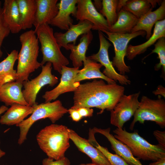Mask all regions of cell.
<instances>
[{
	"label": "cell",
	"mask_w": 165,
	"mask_h": 165,
	"mask_svg": "<svg viewBox=\"0 0 165 165\" xmlns=\"http://www.w3.org/2000/svg\"><path fill=\"white\" fill-rule=\"evenodd\" d=\"M124 87L116 84L106 83L103 79H96L80 84L74 92L73 105L71 108H96L100 110H112L124 94Z\"/></svg>",
	"instance_id": "1"
},
{
	"label": "cell",
	"mask_w": 165,
	"mask_h": 165,
	"mask_svg": "<svg viewBox=\"0 0 165 165\" xmlns=\"http://www.w3.org/2000/svg\"><path fill=\"white\" fill-rule=\"evenodd\" d=\"M68 129L65 126L53 123L38 134V144L48 158L57 160L65 157V153L70 146Z\"/></svg>",
	"instance_id": "2"
},
{
	"label": "cell",
	"mask_w": 165,
	"mask_h": 165,
	"mask_svg": "<svg viewBox=\"0 0 165 165\" xmlns=\"http://www.w3.org/2000/svg\"><path fill=\"white\" fill-rule=\"evenodd\" d=\"M19 39L21 46L18 55L16 80L23 82L28 80L30 74L42 65L37 61L39 41L35 31L31 30L23 33Z\"/></svg>",
	"instance_id": "3"
},
{
	"label": "cell",
	"mask_w": 165,
	"mask_h": 165,
	"mask_svg": "<svg viewBox=\"0 0 165 165\" xmlns=\"http://www.w3.org/2000/svg\"><path fill=\"white\" fill-rule=\"evenodd\" d=\"M113 132L115 138L126 145L138 159L153 162L165 157V149L157 144L148 142L139 135L137 130L130 133L125 129L117 128Z\"/></svg>",
	"instance_id": "4"
},
{
	"label": "cell",
	"mask_w": 165,
	"mask_h": 165,
	"mask_svg": "<svg viewBox=\"0 0 165 165\" xmlns=\"http://www.w3.org/2000/svg\"><path fill=\"white\" fill-rule=\"evenodd\" d=\"M41 45L42 59V66L47 62L51 63L54 69L61 74L62 67L69 64L62 54L54 35L53 29L48 24L40 26L34 30Z\"/></svg>",
	"instance_id": "5"
},
{
	"label": "cell",
	"mask_w": 165,
	"mask_h": 165,
	"mask_svg": "<svg viewBox=\"0 0 165 165\" xmlns=\"http://www.w3.org/2000/svg\"><path fill=\"white\" fill-rule=\"evenodd\" d=\"M33 106L34 109L31 116L16 125L20 128V134L18 141L20 145L27 139L28 133L35 122L41 119L48 118L54 123L68 112V109L63 106L59 100L37 104Z\"/></svg>",
	"instance_id": "6"
},
{
	"label": "cell",
	"mask_w": 165,
	"mask_h": 165,
	"mask_svg": "<svg viewBox=\"0 0 165 165\" xmlns=\"http://www.w3.org/2000/svg\"><path fill=\"white\" fill-rule=\"evenodd\" d=\"M130 129L133 130L136 123H144L145 121L154 122L161 128L165 127V101L158 95L157 99H152L143 96L134 115Z\"/></svg>",
	"instance_id": "7"
},
{
	"label": "cell",
	"mask_w": 165,
	"mask_h": 165,
	"mask_svg": "<svg viewBox=\"0 0 165 165\" xmlns=\"http://www.w3.org/2000/svg\"><path fill=\"white\" fill-rule=\"evenodd\" d=\"M101 31L106 34L107 38L113 45L115 55L112 62L114 67L117 68L120 74L125 75L126 73L129 72L130 67L126 64L124 61L128 44L131 39L136 37L145 35V32L140 31L132 33L121 34L111 32L104 30Z\"/></svg>",
	"instance_id": "8"
},
{
	"label": "cell",
	"mask_w": 165,
	"mask_h": 165,
	"mask_svg": "<svg viewBox=\"0 0 165 165\" xmlns=\"http://www.w3.org/2000/svg\"><path fill=\"white\" fill-rule=\"evenodd\" d=\"M41 67V72L38 76L31 80H28L22 82L24 89L22 91L24 97L31 106L38 104L36 102L37 95L43 86L48 85L53 87L58 82V78L52 74L51 63L47 62Z\"/></svg>",
	"instance_id": "9"
},
{
	"label": "cell",
	"mask_w": 165,
	"mask_h": 165,
	"mask_svg": "<svg viewBox=\"0 0 165 165\" xmlns=\"http://www.w3.org/2000/svg\"><path fill=\"white\" fill-rule=\"evenodd\" d=\"M140 92L123 95L110 111L111 124L118 128H123L124 124L134 115L139 104Z\"/></svg>",
	"instance_id": "10"
},
{
	"label": "cell",
	"mask_w": 165,
	"mask_h": 165,
	"mask_svg": "<svg viewBox=\"0 0 165 165\" xmlns=\"http://www.w3.org/2000/svg\"><path fill=\"white\" fill-rule=\"evenodd\" d=\"M98 33L100 41L99 51L96 53L87 57L92 60L99 62L105 67L103 73L108 78L116 82L118 81L121 85L130 84L131 81L127 76L117 72L109 59L108 50L111 44L106 39L102 31H99Z\"/></svg>",
	"instance_id": "11"
},
{
	"label": "cell",
	"mask_w": 165,
	"mask_h": 165,
	"mask_svg": "<svg viewBox=\"0 0 165 165\" xmlns=\"http://www.w3.org/2000/svg\"><path fill=\"white\" fill-rule=\"evenodd\" d=\"M75 17L77 20H86L93 24V30L108 31L106 19L97 10L91 0H77Z\"/></svg>",
	"instance_id": "12"
},
{
	"label": "cell",
	"mask_w": 165,
	"mask_h": 165,
	"mask_svg": "<svg viewBox=\"0 0 165 165\" xmlns=\"http://www.w3.org/2000/svg\"><path fill=\"white\" fill-rule=\"evenodd\" d=\"M79 68L62 67L60 81L53 89L46 92L42 96L45 103L56 100L61 94L70 92H74L80 85L79 82H74V79L79 72Z\"/></svg>",
	"instance_id": "13"
},
{
	"label": "cell",
	"mask_w": 165,
	"mask_h": 165,
	"mask_svg": "<svg viewBox=\"0 0 165 165\" xmlns=\"http://www.w3.org/2000/svg\"><path fill=\"white\" fill-rule=\"evenodd\" d=\"M93 27V24L89 21L80 20L77 24L71 25L65 32H56L54 35L59 47L68 50V44L73 43L75 45L78 37L91 31Z\"/></svg>",
	"instance_id": "14"
},
{
	"label": "cell",
	"mask_w": 165,
	"mask_h": 165,
	"mask_svg": "<svg viewBox=\"0 0 165 165\" xmlns=\"http://www.w3.org/2000/svg\"><path fill=\"white\" fill-rule=\"evenodd\" d=\"M68 132L70 139L80 151L90 158L92 163L96 165H111L104 154L88 140L81 137L72 129L68 128Z\"/></svg>",
	"instance_id": "15"
},
{
	"label": "cell",
	"mask_w": 165,
	"mask_h": 165,
	"mask_svg": "<svg viewBox=\"0 0 165 165\" xmlns=\"http://www.w3.org/2000/svg\"><path fill=\"white\" fill-rule=\"evenodd\" d=\"M77 0H61L57 6L58 11L56 16L50 22L49 24L59 29L68 30L73 24V20L70 15L74 17L77 10Z\"/></svg>",
	"instance_id": "16"
},
{
	"label": "cell",
	"mask_w": 165,
	"mask_h": 165,
	"mask_svg": "<svg viewBox=\"0 0 165 165\" xmlns=\"http://www.w3.org/2000/svg\"><path fill=\"white\" fill-rule=\"evenodd\" d=\"M92 129L95 133H99L105 136L110 143L112 149L116 154L121 157L130 165H143L139 159L133 156L126 145L115 138L110 133V127L101 129L94 127Z\"/></svg>",
	"instance_id": "17"
},
{
	"label": "cell",
	"mask_w": 165,
	"mask_h": 165,
	"mask_svg": "<svg viewBox=\"0 0 165 165\" xmlns=\"http://www.w3.org/2000/svg\"><path fill=\"white\" fill-rule=\"evenodd\" d=\"M165 0L162 1L160 6L156 10L149 11L138 19L136 25L131 33L140 31L145 32L146 38L148 40L152 35L153 26L158 21L165 19Z\"/></svg>",
	"instance_id": "18"
},
{
	"label": "cell",
	"mask_w": 165,
	"mask_h": 165,
	"mask_svg": "<svg viewBox=\"0 0 165 165\" xmlns=\"http://www.w3.org/2000/svg\"><path fill=\"white\" fill-rule=\"evenodd\" d=\"M23 82L12 81L0 87V101L6 106L18 104L29 105L25 101L22 93Z\"/></svg>",
	"instance_id": "19"
},
{
	"label": "cell",
	"mask_w": 165,
	"mask_h": 165,
	"mask_svg": "<svg viewBox=\"0 0 165 165\" xmlns=\"http://www.w3.org/2000/svg\"><path fill=\"white\" fill-rule=\"evenodd\" d=\"M58 0H36L37 8L33 25L35 28L49 24L58 11Z\"/></svg>",
	"instance_id": "20"
},
{
	"label": "cell",
	"mask_w": 165,
	"mask_h": 165,
	"mask_svg": "<svg viewBox=\"0 0 165 165\" xmlns=\"http://www.w3.org/2000/svg\"><path fill=\"white\" fill-rule=\"evenodd\" d=\"M165 37V19L157 21L155 24L153 32L147 41L136 46H128L126 57L130 60L137 55L144 53L147 49L154 44L160 38Z\"/></svg>",
	"instance_id": "21"
},
{
	"label": "cell",
	"mask_w": 165,
	"mask_h": 165,
	"mask_svg": "<svg viewBox=\"0 0 165 165\" xmlns=\"http://www.w3.org/2000/svg\"><path fill=\"white\" fill-rule=\"evenodd\" d=\"M4 20L13 34L22 30L21 17L16 0H5L2 7Z\"/></svg>",
	"instance_id": "22"
},
{
	"label": "cell",
	"mask_w": 165,
	"mask_h": 165,
	"mask_svg": "<svg viewBox=\"0 0 165 165\" xmlns=\"http://www.w3.org/2000/svg\"><path fill=\"white\" fill-rule=\"evenodd\" d=\"M93 38L92 32L90 31L82 35L79 42L77 45L71 43L68 44V50L71 51L69 58L74 68H79L86 60V51Z\"/></svg>",
	"instance_id": "23"
},
{
	"label": "cell",
	"mask_w": 165,
	"mask_h": 165,
	"mask_svg": "<svg viewBox=\"0 0 165 165\" xmlns=\"http://www.w3.org/2000/svg\"><path fill=\"white\" fill-rule=\"evenodd\" d=\"M83 68L79 70L74 77V82H79L81 81L86 79H100L105 80L109 84L116 83L106 76L100 71V68L102 66L100 63L86 57V59L83 62Z\"/></svg>",
	"instance_id": "24"
},
{
	"label": "cell",
	"mask_w": 165,
	"mask_h": 165,
	"mask_svg": "<svg viewBox=\"0 0 165 165\" xmlns=\"http://www.w3.org/2000/svg\"><path fill=\"white\" fill-rule=\"evenodd\" d=\"M34 109V106L18 104H13L1 116L0 123L8 126L16 125L31 114Z\"/></svg>",
	"instance_id": "25"
},
{
	"label": "cell",
	"mask_w": 165,
	"mask_h": 165,
	"mask_svg": "<svg viewBox=\"0 0 165 165\" xmlns=\"http://www.w3.org/2000/svg\"><path fill=\"white\" fill-rule=\"evenodd\" d=\"M116 21L109 27L110 32L121 33H130L137 23L138 19L131 13L123 9L118 13Z\"/></svg>",
	"instance_id": "26"
},
{
	"label": "cell",
	"mask_w": 165,
	"mask_h": 165,
	"mask_svg": "<svg viewBox=\"0 0 165 165\" xmlns=\"http://www.w3.org/2000/svg\"><path fill=\"white\" fill-rule=\"evenodd\" d=\"M18 53L17 51L13 50L0 62V87L8 82L16 80V70L14 69V66L17 59Z\"/></svg>",
	"instance_id": "27"
},
{
	"label": "cell",
	"mask_w": 165,
	"mask_h": 165,
	"mask_svg": "<svg viewBox=\"0 0 165 165\" xmlns=\"http://www.w3.org/2000/svg\"><path fill=\"white\" fill-rule=\"evenodd\" d=\"M20 13L22 30L32 28L36 14V0H16Z\"/></svg>",
	"instance_id": "28"
},
{
	"label": "cell",
	"mask_w": 165,
	"mask_h": 165,
	"mask_svg": "<svg viewBox=\"0 0 165 165\" xmlns=\"http://www.w3.org/2000/svg\"><path fill=\"white\" fill-rule=\"evenodd\" d=\"M150 0H128L123 9L130 12L139 19L149 11H152Z\"/></svg>",
	"instance_id": "29"
},
{
	"label": "cell",
	"mask_w": 165,
	"mask_h": 165,
	"mask_svg": "<svg viewBox=\"0 0 165 165\" xmlns=\"http://www.w3.org/2000/svg\"><path fill=\"white\" fill-rule=\"evenodd\" d=\"M95 134L91 130H89L88 140L104 154L111 165H130L120 156L111 153L107 148L100 145L96 140Z\"/></svg>",
	"instance_id": "30"
},
{
	"label": "cell",
	"mask_w": 165,
	"mask_h": 165,
	"mask_svg": "<svg viewBox=\"0 0 165 165\" xmlns=\"http://www.w3.org/2000/svg\"><path fill=\"white\" fill-rule=\"evenodd\" d=\"M118 1L103 0L102 1V7L100 13L106 17L109 28L117 20L118 14L116 8Z\"/></svg>",
	"instance_id": "31"
},
{
	"label": "cell",
	"mask_w": 165,
	"mask_h": 165,
	"mask_svg": "<svg viewBox=\"0 0 165 165\" xmlns=\"http://www.w3.org/2000/svg\"><path fill=\"white\" fill-rule=\"evenodd\" d=\"M152 53H156L158 56L160 63L155 66V70H159L161 67L163 70V77L165 73V38L162 37L159 38L155 44L154 49L152 50L149 55Z\"/></svg>",
	"instance_id": "32"
},
{
	"label": "cell",
	"mask_w": 165,
	"mask_h": 165,
	"mask_svg": "<svg viewBox=\"0 0 165 165\" xmlns=\"http://www.w3.org/2000/svg\"><path fill=\"white\" fill-rule=\"evenodd\" d=\"M1 5V2L0 1V58L2 57L3 55V52L1 50L3 42L4 39L9 35L10 32L9 27L4 19Z\"/></svg>",
	"instance_id": "33"
},
{
	"label": "cell",
	"mask_w": 165,
	"mask_h": 165,
	"mask_svg": "<svg viewBox=\"0 0 165 165\" xmlns=\"http://www.w3.org/2000/svg\"><path fill=\"white\" fill-rule=\"evenodd\" d=\"M69 160L65 157L61 159L55 160L48 158L44 159L42 161V165H70Z\"/></svg>",
	"instance_id": "34"
},
{
	"label": "cell",
	"mask_w": 165,
	"mask_h": 165,
	"mask_svg": "<svg viewBox=\"0 0 165 165\" xmlns=\"http://www.w3.org/2000/svg\"><path fill=\"white\" fill-rule=\"evenodd\" d=\"M153 134L158 142L157 144L160 147L165 149V131L156 130L154 131Z\"/></svg>",
	"instance_id": "35"
},
{
	"label": "cell",
	"mask_w": 165,
	"mask_h": 165,
	"mask_svg": "<svg viewBox=\"0 0 165 165\" xmlns=\"http://www.w3.org/2000/svg\"><path fill=\"white\" fill-rule=\"evenodd\" d=\"M68 112L70 114V116L74 121L76 122H79L83 118L77 109L70 108L68 109Z\"/></svg>",
	"instance_id": "36"
},
{
	"label": "cell",
	"mask_w": 165,
	"mask_h": 165,
	"mask_svg": "<svg viewBox=\"0 0 165 165\" xmlns=\"http://www.w3.org/2000/svg\"><path fill=\"white\" fill-rule=\"evenodd\" d=\"M81 116L83 117H90L94 112L93 109L88 107H81L77 109Z\"/></svg>",
	"instance_id": "37"
},
{
	"label": "cell",
	"mask_w": 165,
	"mask_h": 165,
	"mask_svg": "<svg viewBox=\"0 0 165 165\" xmlns=\"http://www.w3.org/2000/svg\"><path fill=\"white\" fill-rule=\"evenodd\" d=\"M153 94L156 95H160L165 97V88L161 85H159L156 89L153 92Z\"/></svg>",
	"instance_id": "38"
},
{
	"label": "cell",
	"mask_w": 165,
	"mask_h": 165,
	"mask_svg": "<svg viewBox=\"0 0 165 165\" xmlns=\"http://www.w3.org/2000/svg\"><path fill=\"white\" fill-rule=\"evenodd\" d=\"M127 1V0H120L118 1L116 8L117 13L125 5Z\"/></svg>",
	"instance_id": "39"
},
{
	"label": "cell",
	"mask_w": 165,
	"mask_h": 165,
	"mask_svg": "<svg viewBox=\"0 0 165 165\" xmlns=\"http://www.w3.org/2000/svg\"><path fill=\"white\" fill-rule=\"evenodd\" d=\"M148 165H165V157L161 158L150 163Z\"/></svg>",
	"instance_id": "40"
},
{
	"label": "cell",
	"mask_w": 165,
	"mask_h": 165,
	"mask_svg": "<svg viewBox=\"0 0 165 165\" xmlns=\"http://www.w3.org/2000/svg\"><path fill=\"white\" fill-rule=\"evenodd\" d=\"M95 7L97 8L98 9H101L102 7V2L100 0H94Z\"/></svg>",
	"instance_id": "41"
},
{
	"label": "cell",
	"mask_w": 165,
	"mask_h": 165,
	"mask_svg": "<svg viewBox=\"0 0 165 165\" xmlns=\"http://www.w3.org/2000/svg\"><path fill=\"white\" fill-rule=\"evenodd\" d=\"M8 109V108L6 105L1 106L0 107V116L2 114L6 112Z\"/></svg>",
	"instance_id": "42"
},
{
	"label": "cell",
	"mask_w": 165,
	"mask_h": 165,
	"mask_svg": "<svg viewBox=\"0 0 165 165\" xmlns=\"http://www.w3.org/2000/svg\"><path fill=\"white\" fill-rule=\"evenodd\" d=\"M6 154V153L3 151H2L0 148V158L5 156Z\"/></svg>",
	"instance_id": "43"
},
{
	"label": "cell",
	"mask_w": 165,
	"mask_h": 165,
	"mask_svg": "<svg viewBox=\"0 0 165 165\" xmlns=\"http://www.w3.org/2000/svg\"><path fill=\"white\" fill-rule=\"evenodd\" d=\"M78 165H96V164L93 163H82L79 164Z\"/></svg>",
	"instance_id": "44"
}]
</instances>
